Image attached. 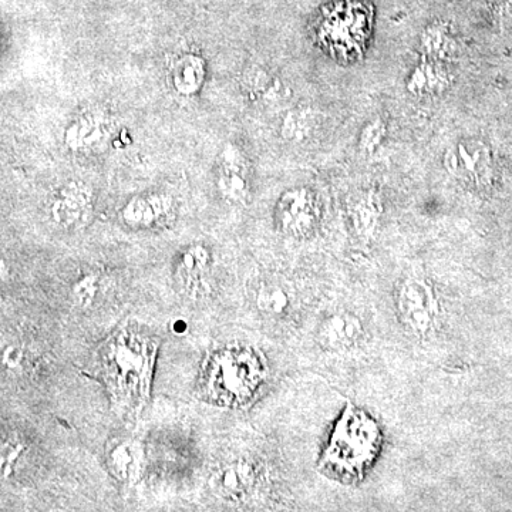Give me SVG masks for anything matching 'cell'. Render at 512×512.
Instances as JSON below:
<instances>
[{
	"mask_svg": "<svg viewBox=\"0 0 512 512\" xmlns=\"http://www.w3.org/2000/svg\"><path fill=\"white\" fill-rule=\"evenodd\" d=\"M158 350L156 335L134 323L121 325L100 346L101 383L120 414L137 416L150 402Z\"/></svg>",
	"mask_w": 512,
	"mask_h": 512,
	"instance_id": "obj_1",
	"label": "cell"
},
{
	"mask_svg": "<svg viewBox=\"0 0 512 512\" xmlns=\"http://www.w3.org/2000/svg\"><path fill=\"white\" fill-rule=\"evenodd\" d=\"M266 379L264 357L248 345L220 346L202 363L198 390L205 402L238 409L251 402Z\"/></svg>",
	"mask_w": 512,
	"mask_h": 512,
	"instance_id": "obj_2",
	"label": "cell"
},
{
	"mask_svg": "<svg viewBox=\"0 0 512 512\" xmlns=\"http://www.w3.org/2000/svg\"><path fill=\"white\" fill-rule=\"evenodd\" d=\"M376 434L375 424L353 412V407L348 406L343 419L336 424L332 443L323 463L333 466L356 464L362 470L363 463L370 460L372 450H375Z\"/></svg>",
	"mask_w": 512,
	"mask_h": 512,
	"instance_id": "obj_3",
	"label": "cell"
},
{
	"mask_svg": "<svg viewBox=\"0 0 512 512\" xmlns=\"http://www.w3.org/2000/svg\"><path fill=\"white\" fill-rule=\"evenodd\" d=\"M443 164L448 174L471 187H490L493 181V154L487 144L476 138H463L448 147Z\"/></svg>",
	"mask_w": 512,
	"mask_h": 512,
	"instance_id": "obj_4",
	"label": "cell"
},
{
	"mask_svg": "<svg viewBox=\"0 0 512 512\" xmlns=\"http://www.w3.org/2000/svg\"><path fill=\"white\" fill-rule=\"evenodd\" d=\"M174 278L178 291L191 302L210 301L215 292L210 249L202 244L184 248L175 259Z\"/></svg>",
	"mask_w": 512,
	"mask_h": 512,
	"instance_id": "obj_5",
	"label": "cell"
},
{
	"mask_svg": "<svg viewBox=\"0 0 512 512\" xmlns=\"http://www.w3.org/2000/svg\"><path fill=\"white\" fill-rule=\"evenodd\" d=\"M399 311L407 328L420 339L433 332L440 315L433 288L423 279H407L399 293Z\"/></svg>",
	"mask_w": 512,
	"mask_h": 512,
	"instance_id": "obj_6",
	"label": "cell"
},
{
	"mask_svg": "<svg viewBox=\"0 0 512 512\" xmlns=\"http://www.w3.org/2000/svg\"><path fill=\"white\" fill-rule=\"evenodd\" d=\"M319 204L309 188L286 191L276 204L275 220L278 228L295 238H306L319 224Z\"/></svg>",
	"mask_w": 512,
	"mask_h": 512,
	"instance_id": "obj_7",
	"label": "cell"
},
{
	"mask_svg": "<svg viewBox=\"0 0 512 512\" xmlns=\"http://www.w3.org/2000/svg\"><path fill=\"white\" fill-rule=\"evenodd\" d=\"M93 192L86 184L63 185L50 200L49 217L53 224L67 231H76L89 224L93 217Z\"/></svg>",
	"mask_w": 512,
	"mask_h": 512,
	"instance_id": "obj_8",
	"label": "cell"
},
{
	"mask_svg": "<svg viewBox=\"0 0 512 512\" xmlns=\"http://www.w3.org/2000/svg\"><path fill=\"white\" fill-rule=\"evenodd\" d=\"M177 215V202L165 194L138 195L120 212L123 224L136 231L168 228L177 220Z\"/></svg>",
	"mask_w": 512,
	"mask_h": 512,
	"instance_id": "obj_9",
	"label": "cell"
},
{
	"mask_svg": "<svg viewBox=\"0 0 512 512\" xmlns=\"http://www.w3.org/2000/svg\"><path fill=\"white\" fill-rule=\"evenodd\" d=\"M217 187L229 204L245 205L251 200V165L235 144H227L218 157Z\"/></svg>",
	"mask_w": 512,
	"mask_h": 512,
	"instance_id": "obj_10",
	"label": "cell"
},
{
	"mask_svg": "<svg viewBox=\"0 0 512 512\" xmlns=\"http://www.w3.org/2000/svg\"><path fill=\"white\" fill-rule=\"evenodd\" d=\"M258 481V470L251 461L239 458L222 464L212 473L210 487L222 500L239 503L247 500Z\"/></svg>",
	"mask_w": 512,
	"mask_h": 512,
	"instance_id": "obj_11",
	"label": "cell"
},
{
	"mask_svg": "<svg viewBox=\"0 0 512 512\" xmlns=\"http://www.w3.org/2000/svg\"><path fill=\"white\" fill-rule=\"evenodd\" d=\"M106 463L111 476L117 481L137 484L146 473V446L137 439L117 441L107 451Z\"/></svg>",
	"mask_w": 512,
	"mask_h": 512,
	"instance_id": "obj_12",
	"label": "cell"
},
{
	"mask_svg": "<svg viewBox=\"0 0 512 512\" xmlns=\"http://www.w3.org/2000/svg\"><path fill=\"white\" fill-rule=\"evenodd\" d=\"M454 82L453 73L447 63L421 57L406 80V90L416 97L440 96Z\"/></svg>",
	"mask_w": 512,
	"mask_h": 512,
	"instance_id": "obj_13",
	"label": "cell"
},
{
	"mask_svg": "<svg viewBox=\"0 0 512 512\" xmlns=\"http://www.w3.org/2000/svg\"><path fill=\"white\" fill-rule=\"evenodd\" d=\"M242 90L248 99L262 104L278 103L285 96L282 80L261 66H251L245 70L242 76Z\"/></svg>",
	"mask_w": 512,
	"mask_h": 512,
	"instance_id": "obj_14",
	"label": "cell"
},
{
	"mask_svg": "<svg viewBox=\"0 0 512 512\" xmlns=\"http://www.w3.org/2000/svg\"><path fill=\"white\" fill-rule=\"evenodd\" d=\"M421 57L440 62H450L458 53L457 40L444 23H431L420 36Z\"/></svg>",
	"mask_w": 512,
	"mask_h": 512,
	"instance_id": "obj_15",
	"label": "cell"
},
{
	"mask_svg": "<svg viewBox=\"0 0 512 512\" xmlns=\"http://www.w3.org/2000/svg\"><path fill=\"white\" fill-rule=\"evenodd\" d=\"M109 124L97 114H87L73 121L66 133V143L74 150L99 147L104 138L109 136Z\"/></svg>",
	"mask_w": 512,
	"mask_h": 512,
	"instance_id": "obj_16",
	"label": "cell"
},
{
	"mask_svg": "<svg viewBox=\"0 0 512 512\" xmlns=\"http://www.w3.org/2000/svg\"><path fill=\"white\" fill-rule=\"evenodd\" d=\"M362 336V323L353 316H333L320 329L319 338L329 349L348 348Z\"/></svg>",
	"mask_w": 512,
	"mask_h": 512,
	"instance_id": "obj_17",
	"label": "cell"
},
{
	"mask_svg": "<svg viewBox=\"0 0 512 512\" xmlns=\"http://www.w3.org/2000/svg\"><path fill=\"white\" fill-rule=\"evenodd\" d=\"M205 79V64L200 56L185 55L175 60L174 89L183 96H192L201 90Z\"/></svg>",
	"mask_w": 512,
	"mask_h": 512,
	"instance_id": "obj_18",
	"label": "cell"
},
{
	"mask_svg": "<svg viewBox=\"0 0 512 512\" xmlns=\"http://www.w3.org/2000/svg\"><path fill=\"white\" fill-rule=\"evenodd\" d=\"M318 126V117L309 109L288 111L281 123V137L292 144L308 141Z\"/></svg>",
	"mask_w": 512,
	"mask_h": 512,
	"instance_id": "obj_19",
	"label": "cell"
},
{
	"mask_svg": "<svg viewBox=\"0 0 512 512\" xmlns=\"http://www.w3.org/2000/svg\"><path fill=\"white\" fill-rule=\"evenodd\" d=\"M291 293L284 286L265 284L255 291V305L259 312L272 318H281L291 308Z\"/></svg>",
	"mask_w": 512,
	"mask_h": 512,
	"instance_id": "obj_20",
	"label": "cell"
},
{
	"mask_svg": "<svg viewBox=\"0 0 512 512\" xmlns=\"http://www.w3.org/2000/svg\"><path fill=\"white\" fill-rule=\"evenodd\" d=\"M382 210V202H380L379 195H376L373 191L363 194L359 201L356 202L352 212L357 231L369 237L376 227Z\"/></svg>",
	"mask_w": 512,
	"mask_h": 512,
	"instance_id": "obj_21",
	"label": "cell"
},
{
	"mask_svg": "<svg viewBox=\"0 0 512 512\" xmlns=\"http://www.w3.org/2000/svg\"><path fill=\"white\" fill-rule=\"evenodd\" d=\"M101 291V278L96 272H87L77 278L70 288V296L74 305L82 309L92 308L99 298Z\"/></svg>",
	"mask_w": 512,
	"mask_h": 512,
	"instance_id": "obj_22",
	"label": "cell"
},
{
	"mask_svg": "<svg viewBox=\"0 0 512 512\" xmlns=\"http://www.w3.org/2000/svg\"><path fill=\"white\" fill-rule=\"evenodd\" d=\"M387 126L382 119H376L367 123L362 128L359 134V141H357V148L363 156H373L380 147L383 141L386 140Z\"/></svg>",
	"mask_w": 512,
	"mask_h": 512,
	"instance_id": "obj_23",
	"label": "cell"
},
{
	"mask_svg": "<svg viewBox=\"0 0 512 512\" xmlns=\"http://www.w3.org/2000/svg\"><path fill=\"white\" fill-rule=\"evenodd\" d=\"M26 446L19 440H8L2 446V463H0V471H2L3 480H9L10 477L18 473V468L25 458Z\"/></svg>",
	"mask_w": 512,
	"mask_h": 512,
	"instance_id": "obj_24",
	"label": "cell"
},
{
	"mask_svg": "<svg viewBox=\"0 0 512 512\" xmlns=\"http://www.w3.org/2000/svg\"><path fill=\"white\" fill-rule=\"evenodd\" d=\"M26 360H28L26 350L18 343H10L2 350V366L8 373L18 375L19 372L25 369Z\"/></svg>",
	"mask_w": 512,
	"mask_h": 512,
	"instance_id": "obj_25",
	"label": "cell"
}]
</instances>
